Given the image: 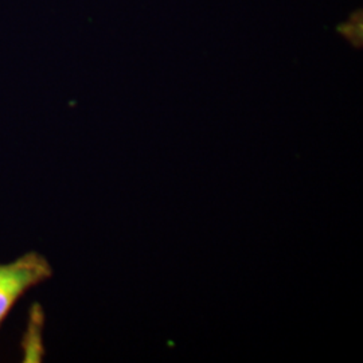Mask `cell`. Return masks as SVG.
<instances>
[{
  "mask_svg": "<svg viewBox=\"0 0 363 363\" xmlns=\"http://www.w3.org/2000/svg\"><path fill=\"white\" fill-rule=\"evenodd\" d=\"M52 276V268L43 255L30 250L7 264H0V330L16 303L35 286Z\"/></svg>",
  "mask_w": 363,
  "mask_h": 363,
  "instance_id": "1",
  "label": "cell"
},
{
  "mask_svg": "<svg viewBox=\"0 0 363 363\" xmlns=\"http://www.w3.org/2000/svg\"><path fill=\"white\" fill-rule=\"evenodd\" d=\"M43 325L45 313L38 303L33 304L28 312L26 333L21 342V349L23 351V362H40L45 357L43 347Z\"/></svg>",
  "mask_w": 363,
  "mask_h": 363,
  "instance_id": "2",
  "label": "cell"
}]
</instances>
